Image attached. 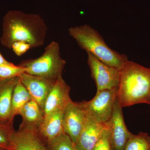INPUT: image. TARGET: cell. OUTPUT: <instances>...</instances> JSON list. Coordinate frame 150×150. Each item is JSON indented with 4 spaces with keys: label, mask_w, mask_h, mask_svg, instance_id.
<instances>
[{
    "label": "cell",
    "mask_w": 150,
    "mask_h": 150,
    "mask_svg": "<svg viewBox=\"0 0 150 150\" xmlns=\"http://www.w3.org/2000/svg\"><path fill=\"white\" fill-rule=\"evenodd\" d=\"M19 79L29 92L32 99L37 102L43 110L47 97L54 83L25 73L21 75Z\"/></svg>",
    "instance_id": "11"
},
{
    "label": "cell",
    "mask_w": 150,
    "mask_h": 150,
    "mask_svg": "<svg viewBox=\"0 0 150 150\" xmlns=\"http://www.w3.org/2000/svg\"><path fill=\"white\" fill-rule=\"evenodd\" d=\"M47 25L39 14L21 11H11L4 18L1 43L7 48L17 41L29 44L31 48L43 46L47 34Z\"/></svg>",
    "instance_id": "1"
},
{
    "label": "cell",
    "mask_w": 150,
    "mask_h": 150,
    "mask_svg": "<svg viewBox=\"0 0 150 150\" xmlns=\"http://www.w3.org/2000/svg\"><path fill=\"white\" fill-rule=\"evenodd\" d=\"M48 150H77L75 144L65 133L47 144Z\"/></svg>",
    "instance_id": "18"
},
{
    "label": "cell",
    "mask_w": 150,
    "mask_h": 150,
    "mask_svg": "<svg viewBox=\"0 0 150 150\" xmlns=\"http://www.w3.org/2000/svg\"><path fill=\"white\" fill-rule=\"evenodd\" d=\"M87 119V116L79 102L72 101L64 109V132L76 144Z\"/></svg>",
    "instance_id": "9"
},
{
    "label": "cell",
    "mask_w": 150,
    "mask_h": 150,
    "mask_svg": "<svg viewBox=\"0 0 150 150\" xmlns=\"http://www.w3.org/2000/svg\"><path fill=\"white\" fill-rule=\"evenodd\" d=\"M123 150H150V136L144 132L132 134Z\"/></svg>",
    "instance_id": "17"
},
{
    "label": "cell",
    "mask_w": 150,
    "mask_h": 150,
    "mask_svg": "<svg viewBox=\"0 0 150 150\" xmlns=\"http://www.w3.org/2000/svg\"><path fill=\"white\" fill-rule=\"evenodd\" d=\"M14 130L13 125L0 124V148L11 150L10 137Z\"/></svg>",
    "instance_id": "20"
},
{
    "label": "cell",
    "mask_w": 150,
    "mask_h": 150,
    "mask_svg": "<svg viewBox=\"0 0 150 150\" xmlns=\"http://www.w3.org/2000/svg\"><path fill=\"white\" fill-rule=\"evenodd\" d=\"M11 48L16 56H21L27 52L31 47L28 43L22 41H17L12 45Z\"/></svg>",
    "instance_id": "22"
},
{
    "label": "cell",
    "mask_w": 150,
    "mask_h": 150,
    "mask_svg": "<svg viewBox=\"0 0 150 150\" xmlns=\"http://www.w3.org/2000/svg\"><path fill=\"white\" fill-rule=\"evenodd\" d=\"M120 72L117 99L121 107L150 105V69L128 61Z\"/></svg>",
    "instance_id": "2"
},
{
    "label": "cell",
    "mask_w": 150,
    "mask_h": 150,
    "mask_svg": "<svg viewBox=\"0 0 150 150\" xmlns=\"http://www.w3.org/2000/svg\"><path fill=\"white\" fill-rule=\"evenodd\" d=\"M105 124L109 132L112 150H123L132 133L125 124L122 107L117 98L114 103L111 117Z\"/></svg>",
    "instance_id": "7"
},
{
    "label": "cell",
    "mask_w": 150,
    "mask_h": 150,
    "mask_svg": "<svg viewBox=\"0 0 150 150\" xmlns=\"http://www.w3.org/2000/svg\"><path fill=\"white\" fill-rule=\"evenodd\" d=\"M71 88L62 77L59 78L54 83V86L43 107L44 116L52 112L63 110L71 102L70 93Z\"/></svg>",
    "instance_id": "10"
},
{
    "label": "cell",
    "mask_w": 150,
    "mask_h": 150,
    "mask_svg": "<svg viewBox=\"0 0 150 150\" xmlns=\"http://www.w3.org/2000/svg\"><path fill=\"white\" fill-rule=\"evenodd\" d=\"M107 129L105 123H96L87 116L75 146L77 150H92Z\"/></svg>",
    "instance_id": "12"
},
{
    "label": "cell",
    "mask_w": 150,
    "mask_h": 150,
    "mask_svg": "<svg viewBox=\"0 0 150 150\" xmlns=\"http://www.w3.org/2000/svg\"><path fill=\"white\" fill-rule=\"evenodd\" d=\"M87 53L88 64L92 78L96 84L97 91L118 88L120 70L106 64L90 53Z\"/></svg>",
    "instance_id": "6"
},
{
    "label": "cell",
    "mask_w": 150,
    "mask_h": 150,
    "mask_svg": "<svg viewBox=\"0 0 150 150\" xmlns=\"http://www.w3.org/2000/svg\"><path fill=\"white\" fill-rule=\"evenodd\" d=\"M10 141L11 150H48L37 128L20 125L11 135Z\"/></svg>",
    "instance_id": "8"
},
{
    "label": "cell",
    "mask_w": 150,
    "mask_h": 150,
    "mask_svg": "<svg viewBox=\"0 0 150 150\" xmlns=\"http://www.w3.org/2000/svg\"><path fill=\"white\" fill-rule=\"evenodd\" d=\"M19 77L0 79V124L13 125L12 118V98Z\"/></svg>",
    "instance_id": "13"
},
{
    "label": "cell",
    "mask_w": 150,
    "mask_h": 150,
    "mask_svg": "<svg viewBox=\"0 0 150 150\" xmlns=\"http://www.w3.org/2000/svg\"><path fill=\"white\" fill-rule=\"evenodd\" d=\"M0 150H6L4 149H2V148H0Z\"/></svg>",
    "instance_id": "24"
},
{
    "label": "cell",
    "mask_w": 150,
    "mask_h": 150,
    "mask_svg": "<svg viewBox=\"0 0 150 150\" xmlns=\"http://www.w3.org/2000/svg\"><path fill=\"white\" fill-rule=\"evenodd\" d=\"M66 64L61 56L59 43L53 41L46 46L40 57L23 60L18 65L25 68V73L54 83L62 77Z\"/></svg>",
    "instance_id": "4"
},
{
    "label": "cell",
    "mask_w": 150,
    "mask_h": 150,
    "mask_svg": "<svg viewBox=\"0 0 150 150\" xmlns=\"http://www.w3.org/2000/svg\"><path fill=\"white\" fill-rule=\"evenodd\" d=\"M32 97L25 86L19 80L14 89L12 98V118L14 120L16 115L27 103L32 99Z\"/></svg>",
    "instance_id": "16"
},
{
    "label": "cell",
    "mask_w": 150,
    "mask_h": 150,
    "mask_svg": "<svg viewBox=\"0 0 150 150\" xmlns=\"http://www.w3.org/2000/svg\"><path fill=\"white\" fill-rule=\"evenodd\" d=\"M118 90L116 88L97 91L92 99L79 103L88 118L96 123H106L112 115Z\"/></svg>",
    "instance_id": "5"
},
{
    "label": "cell",
    "mask_w": 150,
    "mask_h": 150,
    "mask_svg": "<svg viewBox=\"0 0 150 150\" xmlns=\"http://www.w3.org/2000/svg\"><path fill=\"white\" fill-rule=\"evenodd\" d=\"M26 69L13 63L0 65V79H8L19 77L21 75L25 73Z\"/></svg>",
    "instance_id": "19"
},
{
    "label": "cell",
    "mask_w": 150,
    "mask_h": 150,
    "mask_svg": "<svg viewBox=\"0 0 150 150\" xmlns=\"http://www.w3.org/2000/svg\"><path fill=\"white\" fill-rule=\"evenodd\" d=\"M64 110H59L44 116L38 130L47 144L64 133L63 127Z\"/></svg>",
    "instance_id": "14"
},
{
    "label": "cell",
    "mask_w": 150,
    "mask_h": 150,
    "mask_svg": "<svg viewBox=\"0 0 150 150\" xmlns=\"http://www.w3.org/2000/svg\"><path fill=\"white\" fill-rule=\"evenodd\" d=\"M18 115L22 118L20 125L38 129L44 118L43 109L37 102L32 99L23 108Z\"/></svg>",
    "instance_id": "15"
},
{
    "label": "cell",
    "mask_w": 150,
    "mask_h": 150,
    "mask_svg": "<svg viewBox=\"0 0 150 150\" xmlns=\"http://www.w3.org/2000/svg\"><path fill=\"white\" fill-rule=\"evenodd\" d=\"M11 62H8L4 57L0 53V65L4 64H10Z\"/></svg>",
    "instance_id": "23"
},
{
    "label": "cell",
    "mask_w": 150,
    "mask_h": 150,
    "mask_svg": "<svg viewBox=\"0 0 150 150\" xmlns=\"http://www.w3.org/2000/svg\"><path fill=\"white\" fill-rule=\"evenodd\" d=\"M92 150H112L108 128Z\"/></svg>",
    "instance_id": "21"
},
{
    "label": "cell",
    "mask_w": 150,
    "mask_h": 150,
    "mask_svg": "<svg viewBox=\"0 0 150 150\" xmlns=\"http://www.w3.org/2000/svg\"><path fill=\"white\" fill-rule=\"evenodd\" d=\"M68 30L79 47L106 64L120 70L129 61L126 55L120 54L108 46L99 33L90 25L74 26Z\"/></svg>",
    "instance_id": "3"
}]
</instances>
